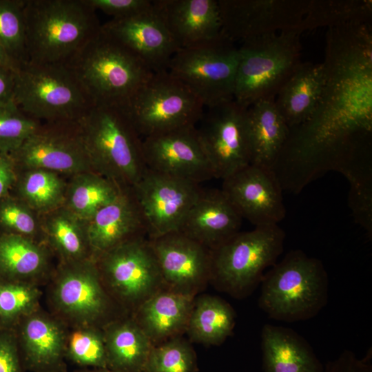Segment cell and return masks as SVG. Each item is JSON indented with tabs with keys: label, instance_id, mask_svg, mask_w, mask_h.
Instances as JSON below:
<instances>
[{
	"label": "cell",
	"instance_id": "obj_1",
	"mask_svg": "<svg viewBox=\"0 0 372 372\" xmlns=\"http://www.w3.org/2000/svg\"><path fill=\"white\" fill-rule=\"evenodd\" d=\"M325 83L311 118L290 129L279 159L286 163L342 161L371 145V23L327 28Z\"/></svg>",
	"mask_w": 372,
	"mask_h": 372
},
{
	"label": "cell",
	"instance_id": "obj_2",
	"mask_svg": "<svg viewBox=\"0 0 372 372\" xmlns=\"http://www.w3.org/2000/svg\"><path fill=\"white\" fill-rule=\"evenodd\" d=\"M27 61L66 64L101 29L85 0H26Z\"/></svg>",
	"mask_w": 372,
	"mask_h": 372
},
{
	"label": "cell",
	"instance_id": "obj_3",
	"mask_svg": "<svg viewBox=\"0 0 372 372\" xmlns=\"http://www.w3.org/2000/svg\"><path fill=\"white\" fill-rule=\"evenodd\" d=\"M92 170L132 187L147 170L143 139L118 106L93 105L78 121Z\"/></svg>",
	"mask_w": 372,
	"mask_h": 372
},
{
	"label": "cell",
	"instance_id": "obj_4",
	"mask_svg": "<svg viewBox=\"0 0 372 372\" xmlns=\"http://www.w3.org/2000/svg\"><path fill=\"white\" fill-rule=\"evenodd\" d=\"M258 306L269 318L293 322L316 316L328 300L329 278L318 258L296 249L265 274Z\"/></svg>",
	"mask_w": 372,
	"mask_h": 372
},
{
	"label": "cell",
	"instance_id": "obj_5",
	"mask_svg": "<svg viewBox=\"0 0 372 372\" xmlns=\"http://www.w3.org/2000/svg\"><path fill=\"white\" fill-rule=\"evenodd\" d=\"M66 64L94 105L122 107L154 73L101 28Z\"/></svg>",
	"mask_w": 372,
	"mask_h": 372
},
{
	"label": "cell",
	"instance_id": "obj_6",
	"mask_svg": "<svg viewBox=\"0 0 372 372\" xmlns=\"http://www.w3.org/2000/svg\"><path fill=\"white\" fill-rule=\"evenodd\" d=\"M298 29L258 36L238 48V61L234 99L241 105L275 99L301 63Z\"/></svg>",
	"mask_w": 372,
	"mask_h": 372
},
{
	"label": "cell",
	"instance_id": "obj_7",
	"mask_svg": "<svg viewBox=\"0 0 372 372\" xmlns=\"http://www.w3.org/2000/svg\"><path fill=\"white\" fill-rule=\"evenodd\" d=\"M13 101L46 123L79 121L94 105L67 64L28 61L16 70Z\"/></svg>",
	"mask_w": 372,
	"mask_h": 372
},
{
	"label": "cell",
	"instance_id": "obj_8",
	"mask_svg": "<svg viewBox=\"0 0 372 372\" xmlns=\"http://www.w3.org/2000/svg\"><path fill=\"white\" fill-rule=\"evenodd\" d=\"M285 233L278 225L239 231L212 251L211 278L218 289L241 298L260 284L265 270L276 263Z\"/></svg>",
	"mask_w": 372,
	"mask_h": 372
},
{
	"label": "cell",
	"instance_id": "obj_9",
	"mask_svg": "<svg viewBox=\"0 0 372 372\" xmlns=\"http://www.w3.org/2000/svg\"><path fill=\"white\" fill-rule=\"evenodd\" d=\"M120 107L142 139L196 126L205 110L190 90L167 70L154 72Z\"/></svg>",
	"mask_w": 372,
	"mask_h": 372
},
{
	"label": "cell",
	"instance_id": "obj_10",
	"mask_svg": "<svg viewBox=\"0 0 372 372\" xmlns=\"http://www.w3.org/2000/svg\"><path fill=\"white\" fill-rule=\"evenodd\" d=\"M238 61V48L222 36L203 45L178 50L167 71L207 108L234 99Z\"/></svg>",
	"mask_w": 372,
	"mask_h": 372
},
{
	"label": "cell",
	"instance_id": "obj_11",
	"mask_svg": "<svg viewBox=\"0 0 372 372\" xmlns=\"http://www.w3.org/2000/svg\"><path fill=\"white\" fill-rule=\"evenodd\" d=\"M247 110L233 99L205 108L196 126L215 178L223 180L251 163Z\"/></svg>",
	"mask_w": 372,
	"mask_h": 372
},
{
	"label": "cell",
	"instance_id": "obj_12",
	"mask_svg": "<svg viewBox=\"0 0 372 372\" xmlns=\"http://www.w3.org/2000/svg\"><path fill=\"white\" fill-rule=\"evenodd\" d=\"M10 154L18 170L39 169L74 175L93 171L78 121L41 123Z\"/></svg>",
	"mask_w": 372,
	"mask_h": 372
},
{
	"label": "cell",
	"instance_id": "obj_13",
	"mask_svg": "<svg viewBox=\"0 0 372 372\" xmlns=\"http://www.w3.org/2000/svg\"><path fill=\"white\" fill-rule=\"evenodd\" d=\"M99 257L102 280L125 302L140 304L164 285L148 238L125 241Z\"/></svg>",
	"mask_w": 372,
	"mask_h": 372
},
{
	"label": "cell",
	"instance_id": "obj_14",
	"mask_svg": "<svg viewBox=\"0 0 372 372\" xmlns=\"http://www.w3.org/2000/svg\"><path fill=\"white\" fill-rule=\"evenodd\" d=\"M309 2L310 0H218L221 34L232 43H242L263 34L298 29Z\"/></svg>",
	"mask_w": 372,
	"mask_h": 372
},
{
	"label": "cell",
	"instance_id": "obj_15",
	"mask_svg": "<svg viewBox=\"0 0 372 372\" xmlns=\"http://www.w3.org/2000/svg\"><path fill=\"white\" fill-rule=\"evenodd\" d=\"M202 189L200 184L147 169L132 189L146 223L148 238L178 231Z\"/></svg>",
	"mask_w": 372,
	"mask_h": 372
},
{
	"label": "cell",
	"instance_id": "obj_16",
	"mask_svg": "<svg viewBox=\"0 0 372 372\" xmlns=\"http://www.w3.org/2000/svg\"><path fill=\"white\" fill-rule=\"evenodd\" d=\"M143 152L149 170L200 185L215 178L196 126L145 137Z\"/></svg>",
	"mask_w": 372,
	"mask_h": 372
},
{
	"label": "cell",
	"instance_id": "obj_17",
	"mask_svg": "<svg viewBox=\"0 0 372 372\" xmlns=\"http://www.w3.org/2000/svg\"><path fill=\"white\" fill-rule=\"evenodd\" d=\"M221 189L255 227L278 225L285 216L282 187L272 168L250 163L223 179Z\"/></svg>",
	"mask_w": 372,
	"mask_h": 372
},
{
	"label": "cell",
	"instance_id": "obj_18",
	"mask_svg": "<svg viewBox=\"0 0 372 372\" xmlns=\"http://www.w3.org/2000/svg\"><path fill=\"white\" fill-rule=\"evenodd\" d=\"M148 239L169 290L194 296L211 280V249L178 231Z\"/></svg>",
	"mask_w": 372,
	"mask_h": 372
},
{
	"label": "cell",
	"instance_id": "obj_19",
	"mask_svg": "<svg viewBox=\"0 0 372 372\" xmlns=\"http://www.w3.org/2000/svg\"><path fill=\"white\" fill-rule=\"evenodd\" d=\"M56 309L79 325H92L109 307L98 266L89 260L68 262L53 285Z\"/></svg>",
	"mask_w": 372,
	"mask_h": 372
},
{
	"label": "cell",
	"instance_id": "obj_20",
	"mask_svg": "<svg viewBox=\"0 0 372 372\" xmlns=\"http://www.w3.org/2000/svg\"><path fill=\"white\" fill-rule=\"evenodd\" d=\"M102 30L144 62L154 72L167 70L179 50L152 6L132 17L112 19Z\"/></svg>",
	"mask_w": 372,
	"mask_h": 372
},
{
	"label": "cell",
	"instance_id": "obj_21",
	"mask_svg": "<svg viewBox=\"0 0 372 372\" xmlns=\"http://www.w3.org/2000/svg\"><path fill=\"white\" fill-rule=\"evenodd\" d=\"M153 8L179 50L222 37L218 0H153Z\"/></svg>",
	"mask_w": 372,
	"mask_h": 372
},
{
	"label": "cell",
	"instance_id": "obj_22",
	"mask_svg": "<svg viewBox=\"0 0 372 372\" xmlns=\"http://www.w3.org/2000/svg\"><path fill=\"white\" fill-rule=\"evenodd\" d=\"M84 223L90 250L99 256L125 241L148 237L132 187H122L112 202Z\"/></svg>",
	"mask_w": 372,
	"mask_h": 372
},
{
	"label": "cell",
	"instance_id": "obj_23",
	"mask_svg": "<svg viewBox=\"0 0 372 372\" xmlns=\"http://www.w3.org/2000/svg\"><path fill=\"white\" fill-rule=\"evenodd\" d=\"M242 218L221 189H202L178 231L214 250L240 231Z\"/></svg>",
	"mask_w": 372,
	"mask_h": 372
},
{
	"label": "cell",
	"instance_id": "obj_24",
	"mask_svg": "<svg viewBox=\"0 0 372 372\" xmlns=\"http://www.w3.org/2000/svg\"><path fill=\"white\" fill-rule=\"evenodd\" d=\"M14 331L25 371L65 372L66 334L56 320L35 310Z\"/></svg>",
	"mask_w": 372,
	"mask_h": 372
},
{
	"label": "cell",
	"instance_id": "obj_25",
	"mask_svg": "<svg viewBox=\"0 0 372 372\" xmlns=\"http://www.w3.org/2000/svg\"><path fill=\"white\" fill-rule=\"evenodd\" d=\"M261 350L263 372H324L311 344L291 328L265 324Z\"/></svg>",
	"mask_w": 372,
	"mask_h": 372
},
{
	"label": "cell",
	"instance_id": "obj_26",
	"mask_svg": "<svg viewBox=\"0 0 372 372\" xmlns=\"http://www.w3.org/2000/svg\"><path fill=\"white\" fill-rule=\"evenodd\" d=\"M324 83L322 62H301L283 85L275 104L290 129L311 118L320 101Z\"/></svg>",
	"mask_w": 372,
	"mask_h": 372
},
{
	"label": "cell",
	"instance_id": "obj_27",
	"mask_svg": "<svg viewBox=\"0 0 372 372\" xmlns=\"http://www.w3.org/2000/svg\"><path fill=\"white\" fill-rule=\"evenodd\" d=\"M194 303L192 296L160 289L139 304L134 320L155 345L185 331Z\"/></svg>",
	"mask_w": 372,
	"mask_h": 372
},
{
	"label": "cell",
	"instance_id": "obj_28",
	"mask_svg": "<svg viewBox=\"0 0 372 372\" xmlns=\"http://www.w3.org/2000/svg\"><path fill=\"white\" fill-rule=\"evenodd\" d=\"M247 127L250 163L273 169L290 133L275 99L262 100L247 107Z\"/></svg>",
	"mask_w": 372,
	"mask_h": 372
},
{
	"label": "cell",
	"instance_id": "obj_29",
	"mask_svg": "<svg viewBox=\"0 0 372 372\" xmlns=\"http://www.w3.org/2000/svg\"><path fill=\"white\" fill-rule=\"evenodd\" d=\"M103 332L108 369L143 371L153 344L135 320L111 322Z\"/></svg>",
	"mask_w": 372,
	"mask_h": 372
},
{
	"label": "cell",
	"instance_id": "obj_30",
	"mask_svg": "<svg viewBox=\"0 0 372 372\" xmlns=\"http://www.w3.org/2000/svg\"><path fill=\"white\" fill-rule=\"evenodd\" d=\"M235 323L236 313L227 302L204 295L194 301L185 331L193 342L217 346L231 335Z\"/></svg>",
	"mask_w": 372,
	"mask_h": 372
},
{
	"label": "cell",
	"instance_id": "obj_31",
	"mask_svg": "<svg viewBox=\"0 0 372 372\" xmlns=\"http://www.w3.org/2000/svg\"><path fill=\"white\" fill-rule=\"evenodd\" d=\"M121 189L94 171L81 172L66 186L63 206L85 223L112 202Z\"/></svg>",
	"mask_w": 372,
	"mask_h": 372
},
{
	"label": "cell",
	"instance_id": "obj_32",
	"mask_svg": "<svg viewBox=\"0 0 372 372\" xmlns=\"http://www.w3.org/2000/svg\"><path fill=\"white\" fill-rule=\"evenodd\" d=\"M46 265L45 250L31 238L0 232V279L29 281Z\"/></svg>",
	"mask_w": 372,
	"mask_h": 372
},
{
	"label": "cell",
	"instance_id": "obj_33",
	"mask_svg": "<svg viewBox=\"0 0 372 372\" xmlns=\"http://www.w3.org/2000/svg\"><path fill=\"white\" fill-rule=\"evenodd\" d=\"M66 186L57 173L39 169L18 170L11 192L35 212L48 214L64 204Z\"/></svg>",
	"mask_w": 372,
	"mask_h": 372
},
{
	"label": "cell",
	"instance_id": "obj_34",
	"mask_svg": "<svg viewBox=\"0 0 372 372\" xmlns=\"http://www.w3.org/2000/svg\"><path fill=\"white\" fill-rule=\"evenodd\" d=\"M47 214L44 229L53 248L67 262L86 260L91 250L84 222L63 205Z\"/></svg>",
	"mask_w": 372,
	"mask_h": 372
},
{
	"label": "cell",
	"instance_id": "obj_35",
	"mask_svg": "<svg viewBox=\"0 0 372 372\" xmlns=\"http://www.w3.org/2000/svg\"><path fill=\"white\" fill-rule=\"evenodd\" d=\"M371 0H310L298 29L327 28L353 23H370Z\"/></svg>",
	"mask_w": 372,
	"mask_h": 372
},
{
	"label": "cell",
	"instance_id": "obj_36",
	"mask_svg": "<svg viewBox=\"0 0 372 372\" xmlns=\"http://www.w3.org/2000/svg\"><path fill=\"white\" fill-rule=\"evenodd\" d=\"M41 292L29 281L0 279V330H14L36 310Z\"/></svg>",
	"mask_w": 372,
	"mask_h": 372
},
{
	"label": "cell",
	"instance_id": "obj_37",
	"mask_svg": "<svg viewBox=\"0 0 372 372\" xmlns=\"http://www.w3.org/2000/svg\"><path fill=\"white\" fill-rule=\"evenodd\" d=\"M65 359L82 368H107L103 331L79 325L65 337Z\"/></svg>",
	"mask_w": 372,
	"mask_h": 372
},
{
	"label": "cell",
	"instance_id": "obj_38",
	"mask_svg": "<svg viewBox=\"0 0 372 372\" xmlns=\"http://www.w3.org/2000/svg\"><path fill=\"white\" fill-rule=\"evenodd\" d=\"M26 0H0V44L19 65L27 61Z\"/></svg>",
	"mask_w": 372,
	"mask_h": 372
},
{
	"label": "cell",
	"instance_id": "obj_39",
	"mask_svg": "<svg viewBox=\"0 0 372 372\" xmlns=\"http://www.w3.org/2000/svg\"><path fill=\"white\" fill-rule=\"evenodd\" d=\"M197 358L191 344L174 337L153 345L143 372H196Z\"/></svg>",
	"mask_w": 372,
	"mask_h": 372
},
{
	"label": "cell",
	"instance_id": "obj_40",
	"mask_svg": "<svg viewBox=\"0 0 372 372\" xmlns=\"http://www.w3.org/2000/svg\"><path fill=\"white\" fill-rule=\"evenodd\" d=\"M41 125L11 101L0 106V152L12 153Z\"/></svg>",
	"mask_w": 372,
	"mask_h": 372
},
{
	"label": "cell",
	"instance_id": "obj_41",
	"mask_svg": "<svg viewBox=\"0 0 372 372\" xmlns=\"http://www.w3.org/2000/svg\"><path fill=\"white\" fill-rule=\"evenodd\" d=\"M34 213L21 199L8 194L0 200V232L31 238L39 229Z\"/></svg>",
	"mask_w": 372,
	"mask_h": 372
},
{
	"label": "cell",
	"instance_id": "obj_42",
	"mask_svg": "<svg viewBox=\"0 0 372 372\" xmlns=\"http://www.w3.org/2000/svg\"><path fill=\"white\" fill-rule=\"evenodd\" d=\"M96 12L101 11L112 19L134 16L150 9L153 0H85Z\"/></svg>",
	"mask_w": 372,
	"mask_h": 372
},
{
	"label": "cell",
	"instance_id": "obj_43",
	"mask_svg": "<svg viewBox=\"0 0 372 372\" xmlns=\"http://www.w3.org/2000/svg\"><path fill=\"white\" fill-rule=\"evenodd\" d=\"M14 330H0V372H24Z\"/></svg>",
	"mask_w": 372,
	"mask_h": 372
},
{
	"label": "cell",
	"instance_id": "obj_44",
	"mask_svg": "<svg viewBox=\"0 0 372 372\" xmlns=\"http://www.w3.org/2000/svg\"><path fill=\"white\" fill-rule=\"evenodd\" d=\"M17 176L18 169L11 154L0 152V200L11 193Z\"/></svg>",
	"mask_w": 372,
	"mask_h": 372
},
{
	"label": "cell",
	"instance_id": "obj_45",
	"mask_svg": "<svg viewBox=\"0 0 372 372\" xmlns=\"http://www.w3.org/2000/svg\"><path fill=\"white\" fill-rule=\"evenodd\" d=\"M16 70L0 66V106L13 101Z\"/></svg>",
	"mask_w": 372,
	"mask_h": 372
},
{
	"label": "cell",
	"instance_id": "obj_46",
	"mask_svg": "<svg viewBox=\"0 0 372 372\" xmlns=\"http://www.w3.org/2000/svg\"><path fill=\"white\" fill-rule=\"evenodd\" d=\"M0 66L8 67L17 70L19 66L12 58L8 54L6 50L0 44Z\"/></svg>",
	"mask_w": 372,
	"mask_h": 372
},
{
	"label": "cell",
	"instance_id": "obj_47",
	"mask_svg": "<svg viewBox=\"0 0 372 372\" xmlns=\"http://www.w3.org/2000/svg\"><path fill=\"white\" fill-rule=\"evenodd\" d=\"M72 372H121V371L112 370L108 368H99V369L82 368L81 369L75 370Z\"/></svg>",
	"mask_w": 372,
	"mask_h": 372
}]
</instances>
